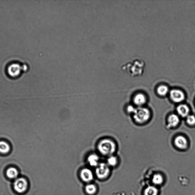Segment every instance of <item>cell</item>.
<instances>
[{"instance_id": "6da1fadb", "label": "cell", "mask_w": 195, "mask_h": 195, "mask_svg": "<svg viewBox=\"0 0 195 195\" xmlns=\"http://www.w3.org/2000/svg\"><path fill=\"white\" fill-rule=\"evenodd\" d=\"M98 150L104 156H112L116 149V145L113 141L109 138L102 139L99 142Z\"/></svg>"}, {"instance_id": "7a4b0ae2", "label": "cell", "mask_w": 195, "mask_h": 195, "mask_svg": "<svg viewBox=\"0 0 195 195\" xmlns=\"http://www.w3.org/2000/svg\"><path fill=\"white\" fill-rule=\"evenodd\" d=\"M134 120L139 123L147 121L150 117V112L147 109L141 107L136 108L134 113Z\"/></svg>"}, {"instance_id": "3957f363", "label": "cell", "mask_w": 195, "mask_h": 195, "mask_svg": "<svg viewBox=\"0 0 195 195\" xmlns=\"http://www.w3.org/2000/svg\"><path fill=\"white\" fill-rule=\"evenodd\" d=\"M28 183L24 178L16 179L13 183V188L17 193L21 194L26 192L28 189Z\"/></svg>"}, {"instance_id": "277c9868", "label": "cell", "mask_w": 195, "mask_h": 195, "mask_svg": "<svg viewBox=\"0 0 195 195\" xmlns=\"http://www.w3.org/2000/svg\"><path fill=\"white\" fill-rule=\"evenodd\" d=\"M96 169V174L98 179H105L108 177L110 174V169L108 165L105 163L99 164Z\"/></svg>"}, {"instance_id": "5b68a950", "label": "cell", "mask_w": 195, "mask_h": 195, "mask_svg": "<svg viewBox=\"0 0 195 195\" xmlns=\"http://www.w3.org/2000/svg\"><path fill=\"white\" fill-rule=\"evenodd\" d=\"M170 97L171 100L176 102H182L185 98L184 94L183 92L181 90L177 89L171 91Z\"/></svg>"}, {"instance_id": "8992f818", "label": "cell", "mask_w": 195, "mask_h": 195, "mask_svg": "<svg viewBox=\"0 0 195 195\" xmlns=\"http://www.w3.org/2000/svg\"><path fill=\"white\" fill-rule=\"evenodd\" d=\"M21 71V66L17 63L12 64L8 68V74L13 77L18 76L20 74Z\"/></svg>"}, {"instance_id": "52a82bcc", "label": "cell", "mask_w": 195, "mask_h": 195, "mask_svg": "<svg viewBox=\"0 0 195 195\" xmlns=\"http://www.w3.org/2000/svg\"><path fill=\"white\" fill-rule=\"evenodd\" d=\"M80 176L82 180L85 182H90L93 178V173L88 169L82 170L80 172Z\"/></svg>"}, {"instance_id": "ba28073f", "label": "cell", "mask_w": 195, "mask_h": 195, "mask_svg": "<svg viewBox=\"0 0 195 195\" xmlns=\"http://www.w3.org/2000/svg\"><path fill=\"white\" fill-rule=\"evenodd\" d=\"M175 144L180 149H185L187 147L188 142L185 138L179 136L176 138L175 140Z\"/></svg>"}, {"instance_id": "9c48e42d", "label": "cell", "mask_w": 195, "mask_h": 195, "mask_svg": "<svg viewBox=\"0 0 195 195\" xmlns=\"http://www.w3.org/2000/svg\"><path fill=\"white\" fill-rule=\"evenodd\" d=\"M178 114L182 117H187L189 115V109L187 106L180 105L178 106L177 108Z\"/></svg>"}, {"instance_id": "30bf717a", "label": "cell", "mask_w": 195, "mask_h": 195, "mask_svg": "<svg viewBox=\"0 0 195 195\" xmlns=\"http://www.w3.org/2000/svg\"><path fill=\"white\" fill-rule=\"evenodd\" d=\"M100 160L99 156L95 154L90 155L87 158V161L89 164L92 167H96L98 165V163Z\"/></svg>"}, {"instance_id": "8fae6325", "label": "cell", "mask_w": 195, "mask_h": 195, "mask_svg": "<svg viewBox=\"0 0 195 195\" xmlns=\"http://www.w3.org/2000/svg\"><path fill=\"white\" fill-rule=\"evenodd\" d=\"M134 104L139 107H141L146 103V99L145 96L139 93L136 95L134 97Z\"/></svg>"}, {"instance_id": "7c38bea8", "label": "cell", "mask_w": 195, "mask_h": 195, "mask_svg": "<svg viewBox=\"0 0 195 195\" xmlns=\"http://www.w3.org/2000/svg\"><path fill=\"white\" fill-rule=\"evenodd\" d=\"M168 125L169 127H175L179 124V119L178 116L175 114H171L168 119Z\"/></svg>"}, {"instance_id": "4fadbf2b", "label": "cell", "mask_w": 195, "mask_h": 195, "mask_svg": "<svg viewBox=\"0 0 195 195\" xmlns=\"http://www.w3.org/2000/svg\"><path fill=\"white\" fill-rule=\"evenodd\" d=\"M6 175L9 179H16L18 175V171L16 168L10 167L6 171Z\"/></svg>"}, {"instance_id": "5bb4252c", "label": "cell", "mask_w": 195, "mask_h": 195, "mask_svg": "<svg viewBox=\"0 0 195 195\" xmlns=\"http://www.w3.org/2000/svg\"><path fill=\"white\" fill-rule=\"evenodd\" d=\"M11 150V147L7 143L0 141V153L2 154L8 153Z\"/></svg>"}, {"instance_id": "9a60e30c", "label": "cell", "mask_w": 195, "mask_h": 195, "mask_svg": "<svg viewBox=\"0 0 195 195\" xmlns=\"http://www.w3.org/2000/svg\"><path fill=\"white\" fill-rule=\"evenodd\" d=\"M158 191L156 187L153 186H149L144 191V195H157Z\"/></svg>"}, {"instance_id": "2e32d148", "label": "cell", "mask_w": 195, "mask_h": 195, "mask_svg": "<svg viewBox=\"0 0 195 195\" xmlns=\"http://www.w3.org/2000/svg\"><path fill=\"white\" fill-rule=\"evenodd\" d=\"M85 191L87 194L90 195H93L96 193L97 188L95 185L89 184L86 186Z\"/></svg>"}, {"instance_id": "e0dca14e", "label": "cell", "mask_w": 195, "mask_h": 195, "mask_svg": "<svg viewBox=\"0 0 195 195\" xmlns=\"http://www.w3.org/2000/svg\"><path fill=\"white\" fill-rule=\"evenodd\" d=\"M169 92V89L166 85H162L158 87L157 89V93L161 96H165Z\"/></svg>"}, {"instance_id": "ac0fdd59", "label": "cell", "mask_w": 195, "mask_h": 195, "mask_svg": "<svg viewBox=\"0 0 195 195\" xmlns=\"http://www.w3.org/2000/svg\"><path fill=\"white\" fill-rule=\"evenodd\" d=\"M153 182L154 184L160 185L162 184L163 182V178L161 175L159 174L155 175L152 179Z\"/></svg>"}, {"instance_id": "d6986e66", "label": "cell", "mask_w": 195, "mask_h": 195, "mask_svg": "<svg viewBox=\"0 0 195 195\" xmlns=\"http://www.w3.org/2000/svg\"><path fill=\"white\" fill-rule=\"evenodd\" d=\"M107 164L111 166H114L117 164V158L115 156H111L107 159Z\"/></svg>"}, {"instance_id": "ffe728a7", "label": "cell", "mask_w": 195, "mask_h": 195, "mask_svg": "<svg viewBox=\"0 0 195 195\" xmlns=\"http://www.w3.org/2000/svg\"><path fill=\"white\" fill-rule=\"evenodd\" d=\"M186 121L189 125H194L195 124V116L194 115H188L187 117Z\"/></svg>"}, {"instance_id": "44dd1931", "label": "cell", "mask_w": 195, "mask_h": 195, "mask_svg": "<svg viewBox=\"0 0 195 195\" xmlns=\"http://www.w3.org/2000/svg\"><path fill=\"white\" fill-rule=\"evenodd\" d=\"M127 110L128 112H129V113L134 114L136 108L132 106H129L127 107Z\"/></svg>"}, {"instance_id": "7402d4cb", "label": "cell", "mask_w": 195, "mask_h": 195, "mask_svg": "<svg viewBox=\"0 0 195 195\" xmlns=\"http://www.w3.org/2000/svg\"><path fill=\"white\" fill-rule=\"evenodd\" d=\"M21 68L22 70H23V71H26V70L28 69L27 66L25 65H23L22 66H21Z\"/></svg>"}]
</instances>
